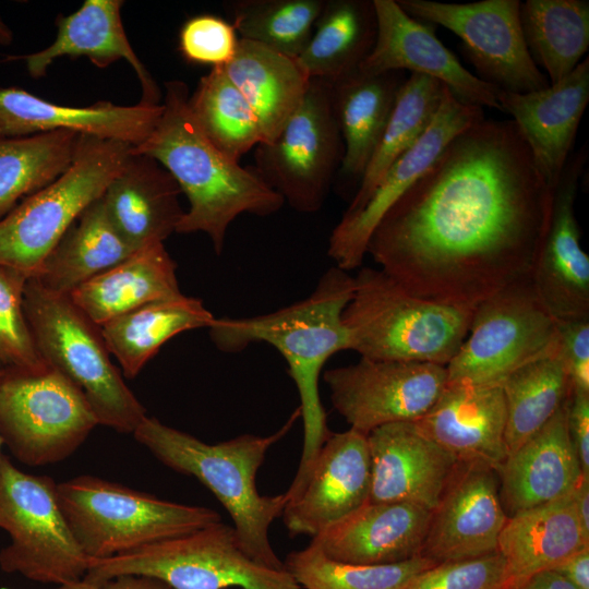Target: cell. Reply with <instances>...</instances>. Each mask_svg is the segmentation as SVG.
Here are the masks:
<instances>
[{"mask_svg": "<svg viewBox=\"0 0 589 589\" xmlns=\"http://www.w3.org/2000/svg\"><path fill=\"white\" fill-rule=\"evenodd\" d=\"M552 199L516 124L484 118L390 206L366 254L408 292L473 310L531 277Z\"/></svg>", "mask_w": 589, "mask_h": 589, "instance_id": "obj_1", "label": "cell"}, {"mask_svg": "<svg viewBox=\"0 0 589 589\" xmlns=\"http://www.w3.org/2000/svg\"><path fill=\"white\" fill-rule=\"evenodd\" d=\"M354 290V277L336 266L328 268L304 299L274 312L251 317L215 318L208 327L214 345L238 352L250 344L273 346L286 360L300 397L303 447L288 500L303 486L314 460L332 432L322 404L318 382L327 360L349 350L342 312Z\"/></svg>", "mask_w": 589, "mask_h": 589, "instance_id": "obj_2", "label": "cell"}, {"mask_svg": "<svg viewBox=\"0 0 589 589\" xmlns=\"http://www.w3.org/2000/svg\"><path fill=\"white\" fill-rule=\"evenodd\" d=\"M189 96L183 81L166 82L163 113L132 153L157 160L187 196L189 208L176 232H204L220 254L238 216H269L285 202L253 168L240 166L211 143L191 112Z\"/></svg>", "mask_w": 589, "mask_h": 589, "instance_id": "obj_3", "label": "cell"}, {"mask_svg": "<svg viewBox=\"0 0 589 589\" xmlns=\"http://www.w3.org/2000/svg\"><path fill=\"white\" fill-rule=\"evenodd\" d=\"M300 417L299 407L275 433L239 435L209 444L146 416L133 432L134 438L161 464L195 477L229 513L242 550L257 563L285 569L273 550L269 527L283 515L285 493L267 496L256 489L255 477L268 449L283 438Z\"/></svg>", "mask_w": 589, "mask_h": 589, "instance_id": "obj_4", "label": "cell"}, {"mask_svg": "<svg viewBox=\"0 0 589 589\" xmlns=\"http://www.w3.org/2000/svg\"><path fill=\"white\" fill-rule=\"evenodd\" d=\"M472 311L417 297L366 266L354 276L342 323L349 350L362 358L446 366L467 337Z\"/></svg>", "mask_w": 589, "mask_h": 589, "instance_id": "obj_5", "label": "cell"}, {"mask_svg": "<svg viewBox=\"0 0 589 589\" xmlns=\"http://www.w3.org/2000/svg\"><path fill=\"white\" fill-rule=\"evenodd\" d=\"M24 310L44 361L82 390L99 424L133 434L146 410L112 363L100 326L69 294L34 277L26 283Z\"/></svg>", "mask_w": 589, "mask_h": 589, "instance_id": "obj_6", "label": "cell"}, {"mask_svg": "<svg viewBox=\"0 0 589 589\" xmlns=\"http://www.w3.org/2000/svg\"><path fill=\"white\" fill-rule=\"evenodd\" d=\"M65 520L87 558H107L221 521L217 512L158 498L94 476L57 484Z\"/></svg>", "mask_w": 589, "mask_h": 589, "instance_id": "obj_7", "label": "cell"}, {"mask_svg": "<svg viewBox=\"0 0 589 589\" xmlns=\"http://www.w3.org/2000/svg\"><path fill=\"white\" fill-rule=\"evenodd\" d=\"M132 147L81 135L67 171L0 218V266L35 277L71 224L120 172Z\"/></svg>", "mask_w": 589, "mask_h": 589, "instance_id": "obj_8", "label": "cell"}, {"mask_svg": "<svg viewBox=\"0 0 589 589\" xmlns=\"http://www.w3.org/2000/svg\"><path fill=\"white\" fill-rule=\"evenodd\" d=\"M120 575L154 577L172 589H300L286 568L251 558L235 528L221 521L129 553L89 558L84 579L103 581Z\"/></svg>", "mask_w": 589, "mask_h": 589, "instance_id": "obj_9", "label": "cell"}, {"mask_svg": "<svg viewBox=\"0 0 589 589\" xmlns=\"http://www.w3.org/2000/svg\"><path fill=\"white\" fill-rule=\"evenodd\" d=\"M0 529L10 543L0 551V568L56 586L81 580L88 558L60 507L57 483L19 469L0 456Z\"/></svg>", "mask_w": 589, "mask_h": 589, "instance_id": "obj_10", "label": "cell"}, {"mask_svg": "<svg viewBox=\"0 0 589 589\" xmlns=\"http://www.w3.org/2000/svg\"><path fill=\"white\" fill-rule=\"evenodd\" d=\"M98 424L82 390L52 366L37 372L1 366L0 437L20 462H60Z\"/></svg>", "mask_w": 589, "mask_h": 589, "instance_id": "obj_11", "label": "cell"}, {"mask_svg": "<svg viewBox=\"0 0 589 589\" xmlns=\"http://www.w3.org/2000/svg\"><path fill=\"white\" fill-rule=\"evenodd\" d=\"M556 348L557 321L530 277L473 309L467 337L446 365L447 382L502 385L513 371Z\"/></svg>", "mask_w": 589, "mask_h": 589, "instance_id": "obj_12", "label": "cell"}, {"mask_svg": "<svg viewBox=\"0 0 589 589\" xmlns=\"http://www.w3.org/2000/svg\"><path fill=\"white\" fill-rule=\"evenodd\" d=\"M342 157L332 84L312 79L276 137L255 147L252 168L291 208L311 214L322 208Z\"/></svg>", "mask_w": 589, "mask_h": 589, "instance_id": "obj_13", "label": "cell"}, {"mask_svg": "<svg viewBox=\"0 0 589 589\" xmlns=\"http://www.w3.org/2000/svg\"><path fill=\"white\" fill-rule=\"evenodd\" d=\"M396 2L410 16L441 25L457 35L464 56L477 72L476 76L492 86L512 93H528L550 85L524 41L519 0Z\"/></svg>", "mask_w": 589, "mask_h": 589, "instance_id": "obj_14", "label": "cell"}, {"mask_svg": "<svg viewBox=\"0 0 589 589\" xmlns=\"http://www.w3.org/2000/svg\"><path fill=\"white\" fill-rule=\"evenodd\" d=\"M323 380L335 410L363 434L383 424L414 422L447 382L445 365L362 358L326 370Z\"/></svg>", "mask_w": 589, "mask_h": 589, "instance_id": "obj_15", "label": "cell"}, {"mask_svg": "<svg viewBox=\"0 0 589 589\" xmlns=\"http://www.w3.org/2000/svg\"><path fill=\"white\" fill-rule=\"evenodd\" d=\"M482 119V107L461 100L445 86L442 103L425 132L388 168L363 206L351 215H342L333 229L327 254L336 267L349 272L362 266L370 237L384 214L453 137Z\"/></svg>", "mask_w": 589, "mask_h": 589, "instance_id": "obj_16", "label": "cell"}, {"mask_svg": "<svg viewBox=\"0 0 589 589\" xmlns=\"http://www.w3.org/2000/svg\"><path fill=\"white\" fill-rule=\"evenodd\" d=\"M496 471L458 462L431 513L420 556L435 564L480 557L497 551L507 514L500 498Z\"/></svg>", "mask_w": 589, "mask_h": 589, "instance_id": "obj_17", "label": "cell"}, {"mask_svg": "<svg viewBox=\"0 0 589 589\" xmlns=\"http://www.w3.org/2000/svg\"><path fill=\"white\" fill-rule=\"evenodd\" d=\"M377 32L359 70L364 74L410 71L433 77L461 100L498 109V88L468 71L436 37L431 24L407 14L396 0H373Z\"/></svg>", "mask_w": 589, "mask_h": 589, "instance_id": "obj_18", "label": "cell"}, {"mask_svg": "<svg viewBox=\"0 0 589 589\" xmlns=\"http://www.w3.org/2000/svg\"><path fill=\"white\" fill-rule=\"evenodd\" d=\"M587 155L582 146L568 159L553 190L548 231L531 275L539 299L556 321L589 317V256L580 245L575 213Z\"/></svg>", "mask_w": 589, "mask_h": 589, "instance_id": "obj_19", "label": "cell"}, {"mask_svg": "<svg viewBox=\"0 0 589 589\" xmlns=\"http://www.w3.org/2000/svg\"><path fill=\"white\" fill-rule=\"evenodd\" d=\"M371 459L366 435L349 429L333 433L310 473L283 512L291 536L312 538L369 502Z\"/></svg>", "mask_w": 589, "mask_h": 589, "instance_id": "obj_20", "label": "cell"}, {"mask_svg": "<svg viewBox=\"0 0 589 589\" xmlns=\"http://www.w3.org/2000/svg\"><path fill=\"white\" fill-rule=\"evenodd\" d=\"M370 503L407 502L433 510L458 461L416 422H393L366 434Z\"/></svg>", "mask_w": 589, "mask_h": 589, "instance_id": "obj_21", "label": "cell"}, {"mask_svg": "<svg viewBox=\"0 0 589 589\" xmlns=\"http://www.w3.org/2000/svg\"><path fill=\"white\" fill-rule=\"evenodd\" d=\"M496 99L501 110L513 118L537 167L554 190L589 101V59L546 88L528 93L497 89Z\"/></svg>", "mask_w": 589, "mask_h": 589, "instance_id": "obj_22", "label": "cell"}, {"mask_svg": "<svg viewBox=\"0 0 589 589\" xmlns=\"http://www.w3.org/2000/svg\"><path fill=\"white\" fill-rule=\"evenodd\" d=\"M163 113L161 103L118 106L97 101L88 107L62 106L23 88H0V137L72 131L136 146L144 142Z\"/></svg>", "mask_w": 589, "mask_h": 589, "instance_id": "obj_23", "label": "cell"}, {"mask_svg": "<svg viewBox=\"0 0 589 589\" xmlns=\"http://www.w3.org/2000/svg\"><path fill=\"white\" fill-rule=\"evenodd\" d=\"M414 422L458 462L484 465L498 473L507 457L502 385L446 382Z\"/></svg>", "mask_w": 589, "mask_h": 589, "instance_id": "obj_24", "label": "cell"}, {"mask_svg": "<svg viewBox=\"0 0 589 589\" xmlns=\"http://www.w3.org/2000/svg\"><path fill=\"white\" fill-rule=\"evenodd\" d=\"M431 510L407 502L365 503L312 538L335 561L395 564L420 555Z\"/></svg>", "mask_w": 589, "mask_h": 589, "instance_id": "obj_25", "label": "cell"}, {"mask_svg": "<svg viewBox=\"0 0 589 589\" xmlns=\"http://www.w3.org/2000/svg\"><path fill=\"white\" fill-rule=\"evenodd\" d=\"M122 5V0H86L75 12L56 19V38L48 47L29 55L10 56L5 61L24 60L29 76L40 79L62 57H84L100 69L125 60L140 81V101L158 105L160 89L128 39L121 19Z\"/></svg>", "mask_w": 589, "mask_h": 589, "instance_id": "obj_26", "label": "cell"}, {"mask_svg": "<svg viewBox=\"0 0 589 589\" xmlns=\"http://www.w3.org/2000/svg\"><path fill=\"white\" fill-rule=\"evenodd\" d=\"M569 398L500 469V498L507 516L569 495L586 478L568 433Z\"/></svg>", "mask_w": 589, "mask_h": 589, "instance_id": "obj_27", "label": "cell"}, {"mask_svg": "<svg viewBox=\"0 0 589 589\" xmlns=\"http://www.w3.org/2000/svg\"><path fill=\"white\" fill-rule=\"evenodd\" d=\"M182 194L172 176L154 158L131 155L101 195L120 235L135 249L163 242L184 215Z\"/></svg>", "mask_w": 589, "mask_h": 589, "instance_id": "obj_28", "label": "cell"}, {"mask_svg": "<svg viewBox=\"0 0 589 589\" xmlns=\"http://www.w3.org/2000/svg\"><path fill=\"white\" fill-rule=\"evenodd\" d=\"M588 545L589 533L581 526L573 493L508 516L497 541V552L506 564L505 589L553 569Z\"/></svg>", "mask_w": 589, "mask_h": 589, "instance_id": "obj_29", "label": "cell"}, {"mask_svg": "<svg viewBox=\"0 0 589 589\" xmlns=\"http://www.w3.org/2000/svg\"><path fill=\"white\" fill-rule=\"evenodd\" d=\"M176 269L165 244L149 243L82 284L69 297L92 322L101 326L149 302L181 293Z\"/></svg>", "mask_w": 589, "mask_h": 589, "instance_id": "obj_30", "label": "cell"}, {"mask_svg": "<svg viewBox=\"0 0 589 589\" xmlns=\"http://www.w3.org/2000/svg\"><path fill=\"white\" fill-rule=\"evenodd\" d=\"M225 73L253 109L264 141H273L301 105L311 77L297 58L239 38Z\"/></svg>", "mask_w": 589, "mask_h": 589, "instance_id": "obj_31", "label": "cell"}, {"mask_svg": "<svg viewBox=\"0 0 589 589\" xmlns=\"http://www.w3.org/2000/svg\"><path fill=\"white\" fill-rule=\"evenodd\" d=\"M404 71L364 74L360 71L332 84L333 105L344 142L339 173L359 182L380 142Z\"/></svg>", "mask_w": 589, "mask_h": 589, "instance_id": "obj_32", "label": "cell"}, {"mask_svg": "<svg viewBox=\"0 0 589 589\" xmlns=\"http://www.w3.org/2000/svg\"><path fill=\"white\" fill-rule=\"evenodd\" d=\"M136 250L117 230L100 196L71 224L34 278L53 292L69 294Z\"/></svg>", "mask_w": 589, "mask_h": 589, "instance_id": "obj_33", "label": "cell"}, {"mask_svg": "<svg viewBox=\"0 0 589 589\" xmlns=\"http://www.w3.org/2000/svg\"><path fill=\"white\" fill-rule=\"evenodd\" d=\"M215 318L201 299L181 292L116 317L100 330L124 376L133 378L169 339L187 330L208 328Z\"/></svg>", "mask_w": 589, "mask_h": 589, "instance_id": "obj_34", "label": "cell"}, {"mask_svg": "<svg viewBox=\"0 0 589 589\" xmlns=\"http://www.w3.org/2000/svg\"><path fill=\"white\" fill-rule=\"evenodd\" d=\"M376 32L373 0H325L297 60L311 79L335 84L359 70L374 46Z\"/></svg>", "mask_w": 589, "mask_h": 589, "instance_id": "obj_35", "label": "cell"}, {"mask_svg": "<svg viewBox=\"0 0 589 589\" xmlns=\"http://www.w3.org/2000/svg\"><path fill=\"white\" fill-rule=\"evenodd\" d=\"M519 20L527 50L550 84L581 62L589 47L588 0H527Z\"/></svg>", "mask_w": 589, "mask_h": 589, "instance_id": "obj_36", "label": "cell"}, {"mask_svg": "<svg viewBox=\"0 0 589 589\" xmlns=\"http://www.w3.org/2000/svg\"><path fill=\"white\" fill-rule=\"evenodd\" d=\"M507 455L538 432L569 398L573 386L556 348L513 371L502 383Z\"/></svg>", "mask_w": 589, "mask_h": 589, "instance_id": "obj_37", "label": "cell"}, {"mask_svg": "<svg viewBox=\"0 0 589 589\" xmlns=\"http://www.w3.org/2000/svg\"><path fill=\"white\" fill-rule=\"evenodd\" d=\"M445 85L437 80L411 73L400 87L393 111L342 215L359 211L388 168L425 132L442 103Z\"/></svg>", "mask_w": 589, "mask_h": 589, "instance_id": "obj_38", "label": "cell"}, {"mask_svg": "<svg viewBox=\"0 0 589 589\" xmlns=\"http://www.w3.org/2000/svg\"><path fill=\"white\" fill-rule=\"evenodd\" d=\"M80 137L67 130L0 137V218L67 171Z\"/></svg>", "mask_w": 589, "mask_h": 589, "instance_id": "obj_39", "label": "cell"}, {"mask_svg": "<svg viewBox=\"0 0 589 589\" xmlns=\"http://www.w3.org/2000/svg\"><path fill=\"white\" fill-rule=\"evenodd\" d=\"M189 106L205 136L236 163L264 141L253 109L223 67L211 68L200 79Z\"/></svg>", "mask_w": 589, "mask_h": 589, "instance_id": "obj_40", "label": "cell"}, {"mask_svg": "<svg viewBox=\"0 0 589 589\" xmlns=\"http://www.w3.org/2000/svg\"><path fill=\"white\" fill-rule=\"evenodd\" d=\"M325 0L231 1V24L239 38L298 58L308 45Z\"/></svg>", "mask_w": 589, "mask_h": 589, "instance_id": "obj_41", "label": "cell"}, {"mask_svg": "<svg viewBox=\"0 0 589 589\" xmlns=\"http://www.w3.org/2000/svg\"><path fill=\"white\" fill-rule=\"evenodd\" d=\"M434 564L420 555L395 564L344 563L329 558L313 543L291 552L284 563L300 589H404Z\"/></svg>", "mask_w": 589, "mask_h": 589, "instance_id": "obj_42", "label": "cell"}, {"mask_svg": "<svg viewBox=\"0 0 589 589\" xmlns=\"http://www.w3.org/2000/svg\"><path fill=\"white\" fill-rule=\"evenodd\" d=\"M29 279L24 273L0 266V363L37 372L48 364L40 357L24 310V292Z\"/></svg>", "mask_w": 589, "mask_h": 589, "instance_id": "obj_43", "label": "cell"}, {"mask_svg": "<svg viewBox=\"0 0 589 589\" xmlns=\"http://www.w3.org/2000/svg\"><path fill=\"white\" fill-rule=\"evenodd\" d=\"M506 564L496 551L480 557L434 564L404 589H505Z\"/></svg>", "mask_w": 589, "mask_h": 589, "instance_id": "obj_44", "label": "cell"}, {"mask_svg": "<svg viewBox=\"0 0 589 589\" xmlns=\"http://www.w3.org/2000/svg\"><path fill=\"white\" fill-rule=\"evenodd\" d=\"M238 41L232 24L212 14L189 19L179 33V50L183 58L212 68L226 65L233 58Z\"/></svg>", "mask_w": 589, "mask_h": 589, "instance_id": "obj_45", "label": "cell"}, {"mask_svg": "<svg viewBox=\"0 0 589 589\" xmlns=\"http://www.w3.org/2000/svg\"><path fill=\"white\" fill-rule=\"evenodd\" d=\"M557 349L573 389L589 392V317L557 321Z\"/></svg>", "mask_w": 589, "mask_h": 589, "instance_id": "obj_46", "label": "cell"}, {"mask_svg": "<svg viewBox=\"0 0 589 589\" xmlns=\"http://www.w3.org/2000/svg\"><path fill=\"white\" fill-rule=\"evenodd\" d=\"M567 426L582 473L589 478V392L572 390L567 407Z\"/></svg>", "mask_w": 589, "mask_h": 589, "instance_id": "obj_47", "label": "cell"}, {"mask_svg": "<svg viewBox=\"0 0 589 589\" xmlns=\"http://www.w3.org/2000/svg\"><path fill=\"white\" fill-rule=\"evenodd\" d=\"M50 589H172L166 582L143 575H120L103 581H77L56 586Z\"/></svg>", "mask_w": 589, "mask_h": 589, "instance_id": "obj_48", "label": "cell"}, {"mask_svg": "<svg viewBox=\"0 0 589 589\" xmlns=\"http://www.w3.org/2000/svg\"><path fill=\"white\" fill-rule=\"evenodd\" d=\"M553 570L578 589H589V545L565 558Z\"/></svg>", "mask_w": 589, "mask_h": 589, "instance_id": "obj_49", "label": "cell"}, {"mask_svg": "<svg viewBox=\"0 0 589 589\" xmlns=\"http://www.w3.org/2000/svg\"><path fill=\"white\" fill-rule=\"evenodd\" d=\"M510 589H578L553 569L538 572Z\"/></svg>", "mask_w": 589, "mask_h": 589, "instance_id": "obj_50", "label": "cell"}, {"mask_svg": "<svg viewBox=\"0 0 589 589\" xmlns=\"http://www.w3.org/2000/svg\"><path fill=\"white\" fill-rule=\"evenodd\" d=\"M574 504L586 532L589 533V478H584L573 492Z\"/></svg>", "mask_w": 589, "mask_h": 589, "instance_id": "obj_51", "label": "cell"}, {"mask_svg": "<svg viewBox=\"0 0 589 589\" xmlns=\"http://www.w3.org/2000/svg\"><path fill=\"white\" fill-rule=\"evenodd\" d=\"M13 32L0 16V45L9 46L13 43Z\"/></svg>", "mask_w": 589, "mask_h": 589, "instance_id": "obj_52", "label": "cell"}, {"mask_svg": "<svg viewBox=\"0 0 589 589\" xmlns=\"http://www.w3.org/2000/svg\"><path fill=\"white\" fill-rule=\"evenodd\" d=\"M1 366H3L1 363H0V369ZM2 446H3V443H2V440L0 437V456L2 455Z\"/></svg>", "mask_w": 589, "mask_h": 589, "instance_id": "obj_53", "label": "cell"}, {"mask_svg": "<svg viewBox=\"0 0 589 589\" xmlns=\"http://www.w3.org/2000/svg\"><path fill=\"white\" fill-rule=\"evenodd\" d=\"M0 589H2V588H0Z\"/></svg>", "mask_w": 589, "mask_h": 589, "instance_id": "obj_54", "label": "cell"}]
</instances>
